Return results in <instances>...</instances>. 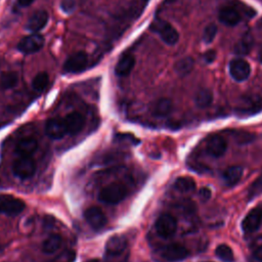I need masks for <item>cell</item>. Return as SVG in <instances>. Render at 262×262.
<instances>
[{"mask_svg": "<svg viewBox=\"0 0 262 262\" xmlns=\"http://www.w3.org/2000/svg\"><path fill=\"white\" fill-rule=\"evenodd\" d=\"M128 256V239L124 234H115L107 239L104 247V262H127Z\"/></svg>", "mask_w": 262, "mask_h": 262, "instance_id": "obj_1", "label": "cell"}, {"mask_svg": "<svg viewBox=\"0 0 262 262\" xmlns=\"http://www.w3.org/2000/svg\"><path fill=\"white\" fill-rule=\"evenodd\" d=\"M127 195V189L121 183H112L104 186L98 193V200L102 203L115 205L120 203Z\"/></svg>", "mask_w": 262, "mask_h": 262, "instance_id": "obj_2", "label": "cell"}, {"mask_svg": "<svg viewBox=\"0 0 262 262\" xmlns=\"http://www.w3.org/2000/svg\"><path fill=\"white\" fill-rule=\"evenodd\" d=\"M150 29L158 34L161 39L168 45H174L178 42L179 35L176 29L166 20L156 19L151 23Z\"/></svg>", "mask_w": 262, "mask_h": 262, "instance_id": "obj_3", "label": "cell"}, {"mask_svg": "<svg viewBox=\"0 0 262 262\" xmlns=\"http://www.w3.org/2000/svg\"><path fill=\"white\" fill-rule=\"evenodd\" d=\"M159 256L165 262H178L188 256V250L179 244H170L159 249Z\"/></svg>", "mask_w": 262, "mask_h": 262, "instance_id": "obj_4", "label": "cell"}, {"mask_svg": "<svg viewBox=\"0 0 262 262\" xmlns=\"http://www.w3.org/2000/svg\"><path fill=\"white\" fill-rule=\"evenodd\" d=\"M35 171L36 165L31 157H19L12 164L13 175L20 180H26L32 177Z\"/></svg>", "mask_w": 262, "mask_h": 262, "instance_id": "obj_5", "label": "cell"}, {"mask_svg": "<svg viewBox=\"0 0 262 262\" xmlns=\"http://www.w3.org/2000/svg\"><path fill=\"white\" fill-rule=\"evenodd\" d=\"M155 227H156L157 233L160 236L164 238H169L173 236L174 233L176 232L177 221L172 215L168 213H164L160 215L159 218L157 219Z\"/></svg>", "mask_w": 262, "mask_h": 262, "instance_id": "obj_6", "label": "cell"}, {"mask_svg": "<svg viewBox=\"0 0 262 262\" xmlns=\"http://www.w3.org/2000/svg\"><path fill=\"white\" fill-rule=\"evenodd\" d=\"M88 64V55L83 51H78L71 54L63 63V71L70 74L83 72Z\"/></svg>", "mask_w": 262, "mask_h": 262, "instance_id": "obj_7", "label": "cell"}, {"mask_svg": "<svg viewBox=\"0 0 262 262\" xmlns=\"http://www.w3.org/2000/svg\"><path fill=\"white\" fill-rule=\"evenodd\" d=\"M44 46V38L40 34L33 33L24 37L17 44V49L25 54H32L41 50Z\"/></svg>", "mask_w": 262, "mask_h": 262, "instance_id": "obj_8", "label": "cell"}, {"mask_svg": "<svg viewBox=\"0 0 262 262\" xmlns=\"http://www.w3.org/2000/svg\"><path fill=\"white\" fill-rule=\"evenodd\" d=\"M229 74L237 82L247 80L251 74L249 62L242 58H234L229 62Z\"/></svg>", "mask_w": 262, "mask_h": 262, "instance_id": "obj_9", "label": "cell"}, {"mask_svg": "<svg viewBox=\"0 0 262 262\" xmlns=\"http://www.w3.org/2000/svg\"><path fill=\"white\" fill-rule=\"evenodd\" d=\"M227 148L225 139L220 135H212L206 142V151L214 158H219L224 155Z\"/></svg>", "mask_w": 262, "mask_h": 262, "instance_id": "obj_10", "label": "cell"}, {"mask_svg": "<svg viewBox=\"0 0 262 262\" xmlns=\"http://www.w3.org/2000/svg\"><path fill=\"white\" fill-rule=\"evenodd\" d=\"M45 133L52 139H60L68 134L64 122L62 119L52 118L47 120L45 124Z\"/></svg>", "mask_w": 262, "mask_h": 262, "instance_id": "obj_11", "label": "cell"}, {"mask_svg": "<svg viewBox=\"0 0 262 262\" xmlns=\"http://www.w3.org/2000/svg\"><path fill=\"white\" fill-rule=\"evenodd\" d=\"M86 222L94 229H101L106 224V217L104 213L97 207H90L84 212Z\"/></svg>", "mask_w": 262, "mask_h": 262, "instance_id": "obj_12", "label": "cell"}, {"mask_svg": "<svg viewBox=\"0 0 262 262\" xmlns=\"http://www.w3.org/2000/svg\"><path fill=\"white\" fill-rule=\"evenodd\" d=\"M26 208L23 200L9 198L0 202V213L7 216H16L20 214Z\"/></svg>", "mask_w": 262, "mask_h": 262, "instance_id": "obj_13", "label": "cell"}, {"mask_svg": "<svg viewBox=\"0 0 262 262\" xmlns=\"http://www.w3.org/2000/svg\"><path fill=\"white\" fill-rule=\"evenodd\" d=\"M262 222V209L255 208L251 210L242 222V228L245 232L250 233L257 230Z\"/></svg>", "mask_w": 262, "mask_h": 262, "instance_id": "obj_14", "label": "cell"}, {"mask_svg": "<svg viewBox=\"0 0 262 262\" xmlns=\"http://www.w3.org/2000/svg\"><path fill=\"white\" fill-rule=\"evenodd\" d=\"M62 120L64 122L67 132L70 135H75L79 133L83 129L85 124V119L83 115L79 112H72L68 114Z\"/></svg>", "mask_w": 262, "mask_h": 262, "instance_id": "obj_15", "label": "cell"}, {"mask_svg": "<svg viewBox=\"0 0 262 262\" xmlns=\"http://www.w3.org/2000/svg\"><path fill=\"white\" fill-rule=\"evenodd\" d=\"M48 12L45 10L35 11L28 19L26 24V28L28 31L32 33H37L42 30L48 23Z\"/></svg>", "mask_w": 262, "mask_h": 262, "instance_id": "obj_16", "label": "cell"}, {"mask_svg": "<svg viewBox=\"0 0 262 262\" xmlns=\"http://www.w3.org/2000/svg\"><path fill=\"white\" fill-rule=\"evenodd\" d=\"M218 18L223 25L233 27L241 21V14L231 6H223L219 10Z\"/></svg>", "mask_w": 262, "mask_h": 262, "instance_id": "obj_17", "label": "cell"}, {"mask_svg": "<svg viewBox=\"0 0 262 262\" xmlns=\"http://www.w3.org/2000/svg\"><path fill=\"white\" fill-rule=\"evenodd\" d=\"M135 64V57L131 53L123 54L115 66V73L117 76L125 77L130 74Z\"/></svg>", "mask_w": 262, "mask_h": 262, "instance_id": "obj_18", "label": "cell"}, {"mask_svg": "<svg viewBox=\"0 0 262 262\" xmlns=\"http://www.w3.org/2000/svg\"><path fill=\"white\" fill-rule=\"evenodd\" d=\"M38 142L34 138L21 139L15 146V154L19 157H31L37 149Z\"/></svg>", "mask_w": 262, "mask_h": 262, "instance_id": "obj_19", "label": "cell"}, {"mask_svg": "<svg viewBox=\"0 0 262 262\" xmlns=\"http://www.w3.org/2000/svg\"><path fill=\"white\" fill-rule=\"evenodd\" d=\"M254 44V39L250 33L244 34V36L235 43L233 51L236 55H246L248 54Z\"/></svg>", "mask_w": 262, "mask_h": 262, "instance_id": "obj_20", "label": "cell"}, {"mask_svg": "<svg viewBox=\"0 0 262 262\" xmlns=\"http://www.w3.org/2000/svg\"><path fill=\"white\" fill-rule=\"evenodd\" d=\"M243 172L244 171L241 166H230L223 172L222 179L226 185H234L241 180Z\"/></svg>", "mask_w": 262, "mask_h": 262, "instance_id": "obj_21", "label": "cell"}, {"mask_svg": "<svg viewBox=\"0 0 262 262\" xmlns=\"http://www.w3.org/2000/svg\"><path fill=\"white\" fill-rule=\"evenodd\" d=\"M172 111V101L169 98H160L154 102L151 113L157 117H165Z\"/></svg>", "mask_w": 262, "mask_h": 262, "instance_id": "obj_22", "label": "cell"}, {"mask_svg": "<svg viewBox=\"0 0 262 262\" xmlns=\"http://www.w3.org/2000/svg\"><path fill=\"white\" fill-rule=\"evenodd\" d=\"M61 244H62L61 236L58 234H52L44 241L42 245V251L45 254H53L60 248Z\"/></svg>", "mask_w": 262, "mask_h": 262, "instance_id": "obj_23", "label": "cell"}, {"mask_svg": "<svg viewBox=\"0 0 262 262\" xmlns=\"http://www.w3.org/2000/svg\"><path fill=\"white\" fill-rule=\"evenodd\" d=\"M18 83V75L15 72H4L0 76V88L3 90L11 89Z\"/></svg>", "mask_w": 262, "mask_h": 262, "instance_id": "obj_24", "label": "cell"}, {"mask_svg": "<svg viewBox=\"0 0 262 262\" xmlns=\"http://www.w3.org/2000/svg\"><path fill=\"white\" fill-rule=\"evenodd\" d=\"M193 66V59L190 56H185L176 61V63L174 64V70L179 76H186L192 71Z\"/></svg>", "mask_w": 262, "mask_h": 262, "instance_id": "obj_25", "label": "cell"}, {"mask_svg": "<svg viewBox=\"0 0 262 262\" xmlns=\"http://www.w3.org/2000/svg\"><path fill=\"white\" fill-rule=\"evenodd\" d=\"M174 188L179 192H191L195 189V182L190 177H179L174 182Z\"/></svg>", "mask_w": 262, "mask_h": 262, "instance_id": "obj_26", "label": "cell"}, {"mask_svg": "<svg viewBox=\"0 0 262 262\" xmlns=\"http://www.w3.org/2000/svg\"><path fill=\"white\" fill-rule=\"evenodd\" d=\"M213 101V94L209 89H200L194 96L195 104L201 107L205 108L209 106Z\"/></svg>", "mask_w": 262, "mask_h": 262, "instance_id": "obj_27", "label": "cell"}, {"mask_svg": "<svg viewBox=\"0 0 262 262\" xmlns=\"http://www.w3.org/2000/svg\"><path fill=\"white\" fill-rule=\"evenodd\" d=\"M48 83H49L48 74L46 72H40L34 77L32 81V87L35 91L41 92L48 86Z\"/></svg>", "mask_w": 262, "mask_h": 262, "instance_id": "obj_28", "label": "cell"}, {"mask_svg": "<svg viewBox=\"0 0 262 262\" xmlns=\"http://www.w3.org/2000/svg\"><path fill=\"white\" fill-rule=\"evenodd\" d=\"M216 256L223 262H234V255L230 247L225 244L219 245L215 250Z\"/></svg>", "mask_w": 262, "mask_h": 262, "instance_id": "obj_29", "label": "cell"}, {"mask_svg": "<svg viewBox=\"0 0 262 262\" xmlns=\"http://www.w3.org/2000/svg\"><path fill=\"white\" fill-rule=\"evenodd\" d=\"M262 108V101L260 99L251 97L249 99V97H247V99H245L244 104L242 106V110L244 113H255L258 112L259 110Z\"/></svg>", "mask_w": 262, "mask_h": 262, "instance_id": "obj_30", "label": "cell"}, {"mask_svg": "<svg viewBox=\"0 0 262 262\" xmlns=\"http://www.w3.org/2000/svg\"><path fill=\"white\" fill-rule=\"evenodd\" d=\"M262 193V172L254 180L248 189V200H252Z\"/></svg>", "mask_w": 262, "mask_h": 262, "instance_id": "obj_31", "label": "cell"}, {"mask_svg": "<svg viewBox=\"0 0 262 262\" xmlns=\"http://www.w3.org/2000/svg\"><path fill=\"white\" fill-rule=\"evenodd\" d=\"M217 34V26L215 24H209L205 30H204V34H203V40L205 43L209 44L211 43Z\"/></svg>", "mask_w": 262, "mask_h": 262, "instance_id": "obj_32", "label": "cell"}, {"mask_svg": "<svg viewBox=\"0 0 262 262\" xmlns=\"http://www.w3.org/2000/svg\"><path fill=\"white\" fill-rule=\"evenodd\" d=\"M76 253L72 250H67L61 253L53 262H75Z\"/></svg>", "mask_w": 262, "mask_h": 262, "instance_id": "obj_33", "label": "cell"}, {"mask_svg": "<svg viewBox=\"0 0 262 262\" xmlns=\"http://www.w3.org/2000/svg\"><path fill=\"white\" fill-rule=\"evenodd\" d=\"M60 7L64 12L71 13L74 11V9L76 7V2H75V0H61Z\"/></svg>", "mask_w": 262, "mask_h": 262, "instance_id": "obj_34", "label": "cell"}, {"mask_svg": "<svg viewBox=\"0 0 262 262\" xmlns=\"http://www.w3.org/2000/svg\"><path fill=\"white\" fill-rule=\"evenodd\" d=\"M199 195L202 201H208L211 198V190L208 187H203L199 190Z\"/></svg>", "mask_w": 262, "mask_h": 262, "instance_id": "obj_35", "label": "cell"}, {"mask_svg": "<svg viewBox=\"0 0 262 262\" xmlns=\"http://www.w3.org/2000/svg\"><path fill=\"white\" fill-rule=\"evenodd\" d=\"M216 57V52L215 50H208L207 52H205L204 54V59L207 61V62H212Z\"/></svg>", "mask_w": 262, "mask_h": 262, "instance_id": "obj_36", "label": "cell"}, {"mask_svg": "<svg viewBox=\"0 0 262 262\" xmlns=\"http://www.w3.org/2000/svg\"><path fill=\"white\" fill-rule=\"evenodd\" d=\"M254 257L256 258V260L262 262V246L256 249V251L254 252Z\"/></svg>", "mask_w": 262, "mask_h": 262, "instance_id": "obj_37", "label": "cell"}, {"mask_svg": "<svg viewBox=\"0 0 262 262\" xmlns=\"http://www.w3.org/2000/svg\"><path fill=\"white\" fill-rule=\"evenodd\" d=\"M35 0H17V3L21 6V7H27L29 5H31Z\"/></svg>", "mask_w": 262, "mask_h": 262, "instance_id": "obj_38", "label": "cell"}, {"mask_svg": "<svg viewBox=\"0 0 262 262\" xmlns=\"http://www.w3.org/2000/svg\"><path fill=\"white\" fill-rule=\"evenodd\" d=\"M258 60L262 63V46L260 47V49L258 51Z\"/></svg>", "mask_w": 262, "mask_h": 262, "instance_id": "obj_39", "label": "cell"}, {"mask_svg": "<svg viewBox=\"0 0 262 262\" xmlns=\"http://www.w3.org/2000/svg\"><path fill=\"white\" fill-rule=\"evenodd\" d=\"M89 262H98V261H96V260H92V261H89Z\"/></svg>", "mask_w": 262, "mask_h": 262, "instance_id": "obj_40", "label": "cell"}, {"mask_svg": "<svg viewBox=\"0 0 262 262\" xmlns=\"http://www.w3.org/2000/svg\"><path fill=\"white\" fill-rule=\"evenodd\" d=\"M0 66H1V58H0Z\"/></svg>", "mask_w": 262, "mask_h": 262, "instance_id": "obj_41", "label": "cell"}, {"mask_svg": "<svg viewBox=\"0 0 262 262\" xmlns=\"http://www.w3.org/2000/svg\"><path fill=\"white\" fill-rule=\"evenodd\" d=\"M204 262H209V261H204Z\"/></svg>", "mask_w": 262, "mask_h": 262, "instance_id": "obj_42", "label": "cell"}, {"mask_svg": "<svg viewBox=\"0 0 262 262\" xmlns=\"http://www.w3.org/2000/svg\"><path fill=\"white\" fill-rule=\"evenodd\" d=\"M144 1H147V0H144Z\"/></svg>", "mask_w": 262, "mask_h": 262, "instance_id": "obj_43", "label": "cell"}]
</instances>
